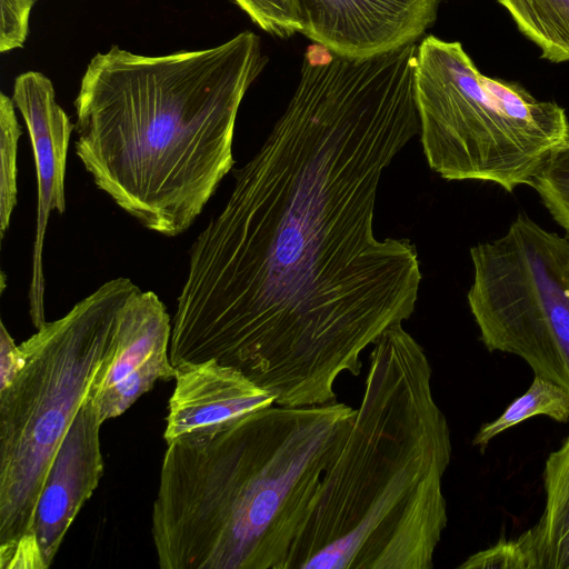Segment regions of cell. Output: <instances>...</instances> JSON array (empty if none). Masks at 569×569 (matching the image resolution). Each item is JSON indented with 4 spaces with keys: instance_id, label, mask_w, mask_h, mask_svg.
Segmentation results:
<instances>
[{
    "instance_id": "obj_1",
    "label": "cell",
    "mask_w": 569,
    "mask_h": 569,
    "mask_svg": "<svg viewBox=\"0 0 569 569\" xmlns=\"http://www.w3.org/2000/svg\"><path fill=\"white\" fill-rule=\"evenodd\" d=\"M415 78L400 51L305 54L286 110L191 246L174 368L214 359L276 405H323L411 317L416 247L378 239L373 217L385 169L420 130Z\"/></svg>"
},
{
    "instance_id": "obj_2",
    "label": "cell",
    "mask_w": 569,
    "mask_h": 569,
    "mask_svg": "<svg viewBox=\"0 0 569 569\" xmlns=\"http://www.w3.org/2000/svg\"><path fill=\"white\" fill-rule=\"evenodd\" d=\"M267 62L249 30L201 50L98 52L73 102L76 154L142 227L179 236L232 169L237 114Z\"/></svg>"
},
{
    "instance_id": "obj_3",
    "label": "cell",
    "mask_w": 569,
    "mask_h": 569,
    "mask_svg": "<svg viewBox=\"0 0 569 569\" xmlns=\"http://www.w3.org/2000/svg\"><path fill=\"white\" fill-rule=\"evenodd\" d=\"M422 346L393 325L373 343L363 396L286 569H431L448 523V420Z\"/></svg>"
},
{
    "instance_id": "obj_4",
    "label": "cell",
    "mask_w": 569,
    "mask_h": 569,
    "mask_svg": "<svg viewBox=\"0 0 569 569\" xmlns=\"http://www.w3.org/2000/svg\"><path fill=\"white\" fill-rule=\"evenodd\" d=\"M356 409L271 405L168 443L151 515L161 569H286Z\"/></svg>"
},
{
    "instance_id": "obj_5",
    "label": "cell",
    "mask_w": 569,
    "mask_h": 569,
    "mask_svg": "<svg viewBox=\"0 0 569 569\" xmlns=\"http://www.w3.org/2000/svg\"><path fill=\"white\" fill-rule=\"evenodd\" d=\"M136 287L128 278L109 280L19 345L23 367L0 389V550L33 535L52 461L113 350Z\"/></svg>"
},
{
    "instance_id": "obj_6",
    "label": "cell",
    "mask_w": 569,
    "mask_h": 569,
    "mask_svg": "<svg viewBox=\"0 0 569 569\" xmlns=\"http://www.w3.org/2000/svg\"><path fill=\"white\" fill-rule=\"evenodd\" d=\"M416 101L429 167L447 180L531 186L569 144V119L517 82L479 72L460 42L428 36L418 44Z\"/></svg>"
},
{
    "instance_id": "obj_7",
    "label": "cell",
    "mask_w": 569,
    "mask_h": 569,
    "mask_svg": "<svg viewBox=\"0 0 569 569\" xmlns=\"http://www.w3.org/2000/svg\"><path fill=\"white\" fill-rule=\"evenodd\" d=\"M470 257L467 300L485 347L520 357L569 392V238L522 212Z\"/></svg>"
},
{
    "instance_id": "obj_8",
    "label": "cell",
    "mask_w": 569,
    "mask_h": 569,
    "mask_svg": "<svg viewBox=\"0 0 569 569\" xmlns=\"http://www.w3.org/2000/svg\"><path fill=\"white\" fill-rule=\"evenodd\" d=\"M171 331L172 320L161 299L137 286L122 308L113 350L88 393L102 422L121 416L158 380L176 378Z\"/></svg>"
},
{
    "instance_id": "obj_9",
    "label": "cell",
    "mask_w": 569,
    "mask_h": 569,
    "mask_svg": "<svg viewBox=\"0 0 569 569\" xmlns=\"http://www.w3.org/2000/svg\"><path fill=\"white\" fill-rule=\"evenodd\" d=\"M12 100L27 126L37 171V222L28 299L31 322L38 329L46 322L44 238L50 213L66 210L67 154L74 126L56 101L51 80L41 72L27 71L18 76Z\"/></svg>"
},
{
    "instance_id": "obj_10",
    "label": "cell",
    "mask_w": 569,
    "mask_h": 569,
    "mask_svg": "<svg viewBox=\"0 0 569 569\" xmlns=\"http://www.w3.org/2000/svg\"><path fill=\"white\" fill-rule=\"evenodd\" d=\"M440 0H298L305 37L347 58H368L416 43Z\"/></svg>"
},
{
    "instance_id": "obj_11",
    "label": "cell",
    "mask_w": 569,
    "mask_h": 569,
    "mask_svg": "<svg viewBox=\"0 0 569 569\" xmlns=\"http://www.w3.org/2000/svg\"><path fill=\"white\" fill-rule=\"evenodd\" d=\"M100 420L88 395L52 461L32 528L48 568L67 531L104 472Z\"/></svg>"
},
{
    "instance_id": "obj_12",
    "label": "cell",
    "mask_w": 569,
    "mask_h": 569,
    "mask_svg": "<svg viewBox=\"0 0 569 569\" xmlns=\"http://www.w3.org/2000/svg\"><path fill=\"white\" fill-rule=\"evenodd\" d=\"M163 438L214 428L274 403V397L239 370L214 359L176 368Z\"/></svg>"
},
{
    "instance_id": "obj_13",
    "label": "cell",
    "mask_w": 569,
    "mask_h": 569,
    "mask_svg": "<svg viewBox=\"0 0 569 569\" xmlns=\"http://www.w3.org/2000/svg\"><path fill=\"white\" fill-rule=\"evenodd\" d=\"M545 509L525 532L535 569H569V435L543 468Z\"/></svg>"
},
{
    "instance_id": "obj_14",
    "label": "cell",
    "mask_w": 569,
    "mask_h": 569,
    "mask_svg": "<svg viewBox=\"0 0 569 569\" xmlns=\"http://www.w3.org/2000/svg\"><path fill=\"white\" fill-rule=\"evenodd\" d=\"M518 29L555 63L569 61V0H498Z\"/></svg>"
},
{
    "instance_id": "obj_15",
    "label": "cell",
    "mask_w": 569,
    "mask_h": 569,
    "mask_svg": "<svg viewBox=\"0 0 569 569\" xmlns=\"http://www.w3.org/2000/svg\"><path fill=\"white\" fill-rule=\"evenodd\" d=\"M536 416H547L558 422L569 421V392L537 375L522 396L515 399L497 419L481 426L472 445L485 449L501 432Z\"/></svg>"
},
{
    "instance_id": "obj_16",
    "label": "cell",
    "mask_w": 569,
    "mask_h": 569,
    "mask_svg": "<svg viewBox=\"0 0 569 569\" xmlns=\"http://www.w3.org/2000/svg\"><path fill=\"white\" fill-rule=\"evenodd\" d=\"M12 98L0 94V237L8 230L18 201V143L22 134Z\"/></svg>"
},
{
    "instance_id": "obj_17",
    "label": "cell",
    "mask_w": 569,
    "mask_h": 569,
    "mask_svg": "<svg viewBox=\"0 0 569 569\" xmlns=\"http://www.w3.org/2000/svg\"><path fill=\"white\" fill-rule=\"evenodd\" d=\"M530 187L569 238V144L552 156Z\"/></svg>"
},
{
    "instance_id": "obj_18",
    "label": "cell",
    "mask_w": 569,
    "mask_h": 569,
    "mask_svg": "<svg viewBox=\"0 0 569 569\" xmlns=\"http://www.w3.org/2000/svg\"><path fill=\"white\" fill-rule=\"evenodd\" d=\"M263 31L278 38L301 32L298 0H233Z\"/></svg>"
},
{
    "instance_id": "obj_19",
    "label": "cell",
    "mask_w": 569,
    "mask_h": 569,
    "mask_svg": "<svg viewBox=\"0 0 569 569\" xmlns=\"http://www.w3.org/2000/svg\"><path fill=\"white\" fill-rule=\"evenodd\" d=\"M460 569H535L530 541L523 531L512 539L501 538L487 549L468 557Z\"/></svg>"
},
{
    "instance_id": "obj_20",
    "label": "cell",
    "mask_w": 569,
    "mask_h": 569,
    "mask_svg": "<svg viewBox=\"0 0 569 569\" xmlns=\"http://www.w3.org/2000/svg\"><path fill=\"white\" fill-rule=\"evenodd\" d=\"M37 0H0V51L22 48L29 33V18Z\"/></svg>"
},
{
    "instance_id": "obj_21",
    "label": "cell",
    "mask_w": 569,
    "mask_h": 569,
    "mask_svg": "<svg viewBox=\"0 0 569 569\" xmlns=\"http://www.w3.org/2000/svg\"><path fill=\"white\" fill-rule=\"evenodd\" d=\"M0 389L11 382L23 367L24 358L19 346L14 343L4 323L0 325Z\"/></svg>"
}]
</instances>
